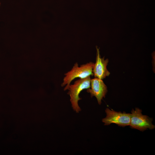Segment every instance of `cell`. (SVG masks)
I'll use <instances>...</instances> for the list:
<instances>
[{
    "label": "cell",
    "instance_id": "cell-1",
    "mask_svg": "<svg viewBox=\"0 0 155 155\" xmlns=\"http://www.w3.org/2000/svg\"><path fill=\"white\" fill-rule=\"evenodd\" d=\"M94 64V63L90 62L82 65L79 67L78 63H75L71 69L65 74V76L61 84L62 87L66 85L64 90H68L71 82L74 79L78 78L83 79L93 75L92 71Z\"/></svg>",
    "mask_w": 155,
    "mask_h": 155
},
{
    "label": "cell",
    "instance_id": "cell-2",
    "mask_svg": "<svg viewBox=\"0 0 155 155\" xmlns=\"http://www.w3.org/2000/svg\"><path fill=\"white\" fill-rule=\"evenodd\" d=\"M91 79L90 76L83 79L80 78L75 81L73 84H70L68 87V90L69 91L67 94L70 96L72 107L77 113L81 111L78 101L82 99L79 97V95L83 90L90 88Z\"/></svg>",
    "mask_w": 155,
    "mask_h": 155
},
{
    "label": "cell",
    "instance_id": "cell-3",
    "mask_svg": "<svg viewBox=\"0 0 155 155\" xmlns=\"http://www.w3.org/2000/svg\"><path fill=\"white\" fill-rule=\"evenodd\" d=\"M142 112V111L138 108L131 111L129 125L131 127L141 131L148 129H154L155 126L152 123V119L146 115H143Z\"/></svg>",
    "mask_w": 155,
    "mask_h": 155
},
{
    "label": "cell",
    "instance_id": "cell-4",
    "mask_svg": "<svg viewBox=\"0 0 155 155\" xmlns=\"http://www.w3.org/2000/svg\"><path fill=\"white\" fill-rule=\"evenodd\" d=\"M105 112L106 116L102 119L105 125H108L113 123L120 126L129 125L131 114L124 112H117L108 108L106 109Z\"/></svg>",
    "mask_w": 155,
    "mask_h": 155
},
{
    "label": "cell",
    "instance_id": "cell-5",
    "mask_svg": "<svg viewBox=\"0 0 155 155\" xmlns=\"http://www.w3.org/2000/svg\"><path fill=\"white\" fill-rule=\"evenodd\" d=\"M91 88L87 89V92L90 94L91 97L95 96L99 104L101 103V100L105 98L107 92V87L102 80L95 77L91 79Z\"/></svg>",
    "mask_w": 155,
    "mask_h": 155
},
{
    "label": "cell",
    "instance_id": "cell-6",
    "mask_svg": "<svg viewBox=\"0 0 155 155\" xmlns=\"http://www.w3.org/2000/svg\"><path fill=\"white\" fill-rule=\"evenodd\" d=\"M96 49L97 53L96 61L93 66V73L95 77L102 80L110 74V72L106 68L108 60V59H104V57L101 58L100 54L99 49L96 46Z\"/></svg>",
    "mask_w": 155,
    "mask_h": 155
},
{
    "label": "cell",
    "instance_id": "cell-7",
    "mask_svg": "<svg viewBox=\"0 0 155 155\" xmlns=\"http://www.w3.org/2000/svg\"><path fill=\"white\" fill-rule=\"evenodd\" d=\"M0 5H1V3L0 2Z\"/></svg>",
    "mask_w": 155,
    "mask_h": 155
}]
</instances>
